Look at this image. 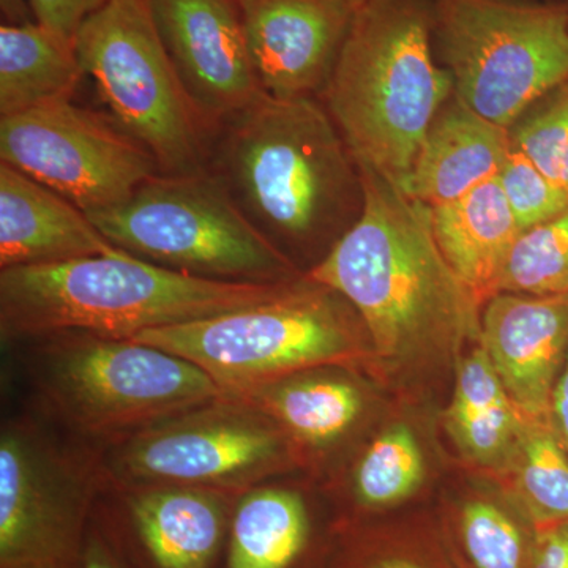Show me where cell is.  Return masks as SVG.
Here are the masks:
<instances>
[{
	"instance_id": "1",
	"label": "cell",
	"mask_w": 568,
	"mask_h": 568,
	"mask_svg": "<svg viewBox=\"0 0 568 568\" xmlns=\"http://www.w3.org/2000/svg\"><path fill=\"white\" fill-rule=\"evenodd\" d=\"M361 219L306 276L345 297L373 349L399 366L446 361L480 343V297L447 263L432 207L361 170Z\"/></svg>"
},
{
	"instance_id": "2",
	"label": "cell",
	"mask_w": 568,
	"mask_h": 568,
	"mask_svg": "<svg viewBox=\"0 0 568 568\" xmlns=\"http://www.w3.org/2000/svg\"><path fill=\"white\" fill-rule=\"evenodd\" d=\"M216 134L209 170L286 256L315 253L320 263L361 219V168L316 99L263 93Z\"/></svg>"
},
{
	"instance_id": "3",
	"label": "cell",
	"mask_w": 568,
	"mask_h": 568,
	"mask_svg": "<svg viewBox=\"0 0 568 568\" xmlns=\"http://www.w3.org/2000/svg\"><path fill=\"white\" fill-rule=\"evenodd\" d=\"M454 95L437 61L429 0H366L321 97L361 170L402 189Z\"/></svg>"
},
{
	"instance_id": "4",
	"label": "cell",
	"mask_w": 568,
	"mask_h": 568,
	"mask_svg": "<svg viewBox=\"0 0 568 568\" xmlns=\"http://www.w3.org/2000/svg\"><path fill=\"white\" fill-rule=\"evenodd\" d=\"M290 283L216 282L130 253L20 265L0 272V327L9 338L65 332L132 338L261 304Z\"/></svg>"
},
{
	"instance_id": "5",
	"label": "cell",
	"mask_w": 568,
	"mask_h": 568,
	"mask_svg": "<svg viewBox=\"0 0 568 568\" xmlns=\"http://www.w3.org/2000/svg\"><path fill=\"white\" fill-rule=\"evenodd\" d=\"M353 313L345 297L304 275L261 304L130 339L192 362L239 399L302 369L357 357Z\"/></svg>"
},
{
	"instance_id": "6",
	"label": "cell",
	"mask_w": 568,
	"mask_h": 568,
	"mask_svg": "<svg viewBox=\"0 0 568 568\" xmlns=\"http://www.w3.org/2000/svg\"><path fill=\"white\" fill-rule=\"evenodd\" d=\"M122 252L216 282H294L297 265L264 237L211 170L156 174L115 207L88 213Z\"/></svg>"
},
{
	"instance_id": "7",
	"label": "cell",
	"mask_w": 568,
	"mask_h": 568,
	"mask_svg": "<svg viewBox=\"0 0 568 568\" xmlns=\"http://www.w3.org/2000/svg\"><path fill=\"white\" fill-rule=\"evenodd\" d=\"M433 47L454 92L510 130L568 81V6L537 0H429Z\"/></svg>"
},
{
	"instance_id": "8",
	"label": "cell",
	"mask_w": 568,
	"mask_h": 568,
	"mask_svg": "<svg viewBox=\"0 0 568 568\" xmlns=\"http://www.w3.org/2000/svg\"><path fill=\"white\" fill-rule=\"evenodd\" d=\"M74 48L111 121L152 153L160 173L209 170L213 133L175 73L149 0H110L81 26Z\"/></svg>"
},
{
	"instance_id": "9",
	"label": "cell",
	"mask_w": 568,
	"mask_h": 568,
	"mask_svg": "<svg viewBox=\"0 0 568 568\" xmlns=\"http://www.w3.org/2000/svg\"><path fill=\"white\" fill-rule=\"evenodd\" d=\"M51 347L44 392L71 425L130 437L233 398L200 366L130 338L73 332Z\"/></svg>"
},
{
	"instance_id": "10",
	"label": "cell",
	"mask_w": 568,
	"mask_h": 568,
	"mask_svg": "<svg viewBox=\"0 0 568 568\" xmlns=\"http://www.w3.org/2000/svg\"><path fill=\"white\" fill-rule=\"evenodd\" d=\"M0 163L82 212L123 204L156 174L152 153L110 118L62 100L0 118Z\"/></svg>"
},
{
	"instance_id": "11",
	"label": "cell",
	"mask_w": 568,
	"mask_h": 568,
	"mask_svg": "<svg viewBox=\"0 0 568 568\" xmlns=\"http://www.w3.org/2000/svg\"><path fill=\"white\" fill-rule=\"evenodd\" d=\"M267 414L230 398L125 437L115 466L142 487L239 491L274 470L286 455L284 435Z\"/></svg>"
},
{
	"instance_id": "12",
	"label": "cell",
	"mask_w": 568,
	"mask_h": 568,
	"mask_svg": "<svg viewBox=\"0 0 568 568\" xmlns=\"http://www.w3.org/2000/svg\"><path fill=\"white\" fill-rule=\"evenodd\" d=\"M91 491L32 429L0 439V568H81Z\"/></svg>"
},
{
	"instance_id": "13",
	"label": "cell",
	"mask_w": 568,
	"mask_h": 568,
	"mask_svg": "<svg viewBox=\"0 0 568 568\" xmlns=\"http://www.w3.org/2000/svg\"><path fill=\"white\" fill-rule=\"evenodd\" d=\"M190 102L213 136L263 93L239 0H149Z\"/></svg>"
},
{
	"instance_id": "14",
	"label": "cell",
	"mask_w": 568,
	"mask_h": 568,
	"mask_svg": "<svg viewBox=\"0 0 568 568\" xmlns=\"http://www.w3.org/2000/svg\"><path fill=\"white\" fill-rule=\"evenodd\" d=\"M261 88L275 99H316L338 61L353 0H239Z\"/></svg>"
},
{
	"instance_id": "15",
	"label": "cell",
	"mask_w": 568,
	"mask_h": 568,
	"mask_svg": "<svg viewBox=\"0 0 568 568\" xmlns=\"http://www.w3.org/2000/svg\"><path fill=\"white\" fill-rule=\"evenodd\" d=\"M485 304L480 346L507 394L526 416L549 418L568 355V295L497 293Z\"/></svg>"
},
{
	"instance_id": "16",
	"label": "cell",
	"mask_w": 568,
	"mask_h": 568,
	"mask_svg": "<svg viewBox=\"0 0 568 568\" xmlns=\"http://www.w3.org/2000/svg\"><path fill=\"white\" fill-rule=\"evenodd\" d=\"M122 254L78 205L0 163V268Z\"/></svg>"
},
{
	"instance_id": "17",
	"label": "cell",
	"mask_w": 568,
	"mask_h": 568,
	"mask_svg": "<svg viewBox=\"0 0 568 568\" xmlns=\"http://www.w3.org/2000/svg\"><path fill=\"white\" fill-rule=\"evenodd\" d=\"M510 152V132L470 110L454 92L399 190L429 207L452 203L496 179Z\"/></svg>"
},
{
	"instance_id": "18",
	"label": "cell",
	"mask_w": 568,
	"mask_h": 568,
	"mask_svg": "<svg viewBox=\"0 0 568 568\" xmlns=\"http://www.w3.org/2000/svg\"><path fill=\"white\" fill-rule=\"evenodd\" d=\"M129 510L152 568H213L233 515L222 491L179 485L138 489Z\"/></svg>"
},
{
	"instance_id": "19",
	"label": "cell",
	"mask_w": 568,
	"mask_h": 568,
	"mask_svg": "<svg viewBox=\"0 0 568 568\" xmlns=\"http://www.w3.org/2000/svg\"><path fill=\"white\" fill-rule=\"evenodd\" d=\"M432 222L437 245L455 274L484 302L499 293L508 254L521 230L497 178L432 207Z\"/></svg>"
},
{
	"instance_id": "20",
	"label": "cell",
	"mask_w": 568,
	"mask_h": 568,
	"mask_svg": "<svg viewBox=\"0 0 568 568\" xmlns=\"http://www.w3.org/2000/svg\"><path fill=\"white\" fill-rule=\"evenodd\" d=\"M523 416L484 347L470 351L459 362L454 398L444 417L463 457L484 467L511 466Z\"/></svg>"
},
{
	"instance_id": "21",
	"label": "cell",
	"mask_w": 568,
	"mask_h": 568,
	"mask_svg": "<svg viewBox=\"0 0 568 568\" xmlns=\"http://www.w3.org/2000/svg\"><path fill=\"white\" fill-rule=\"evenodd\" d=\"M84 77L74 41L37 21L0 28V118L71 100Z\"/></svg>"
},
{
	"instance_id": "22",
	"label": "cell",
	"mask_w": 568,
	"mask_h": 568,
	"mask_svg": "<svg viewBox=\"0 0 568 568\" xmlns=\"http://www.w3.org/2000/svg\"><path fill=\"white\" fill-rule=\"evenodd\" d=\"M308 537V511L297 493L253 489L231 515L226 568H291Z\"/></svg>"
},
{
	"instance_id": "23",
	"label": "cell",
	"mask_w": 568,
	"mask_h": 568,
	"mask_svg": "<svg viewBox=\"0 0 568 568\" xmlns=\"http://www.w3.org/2000/svg\"><path fill=\"white\" fill-rule=\"evenodd\" d=\"M244 396L286 435L325 446L345 435L361 416L364 399L354 384L332 376L286 377Z\"/></svg>"
},
{
	"instance_id": "24",
	"label": "cell",
	"mask_w": 568,
	"mask_h": 568,
	"mask_svg": "<svg viewBox=\"0 0 568 568\" xmlns=\"http://www.w3.org/2000/svg\"><path fill=\"white\" fill-rule=\"evenodd\" d=\"M517 496L534 529L568 521V454L549 418L523 416L517 454Z\"/></svg>"
},
{
	"instance_id": "25",
	"label": "cell",
	"mask_w": 568,
	"mask_h": 568,
	"mask_svg": "<svg viewBox=\"0 0 568 568\" xmlns=\"http://www.w3.org/2000/svg\"><path fill=\"white\" fill-rule=\"evenodd\" d=\"M424 476V454L416 436L405 425L392 426L376 437L358 463L355 497L372 510L392 507L413 496Z\"/></svg>"
},
{
	"instance_id": "26",
	"label": "cell",
	"mask_w": 568,
	"mask_h": 568,
	"mask_svg": "<svg viewBox=\"0 0 568 568\" xmlns=\"http://www.w3.org/2000/svg\"><path fill=\"white\" fill-rule=\"evenodd\" d=\"M499 293L568 295V209L518 235L500 276Z\"/></svg>"
},
{
	"instance_id": "27",
	"label": "cell",
	"mask_w": 568,
	"mask_h": 568,
	"mask_svg": "<svg viewBox=\"0 0 568 568\" xmlns=\"http://www.w3.org/2000/svg\"><path fill=\"white\" fill-rule=\"evenodd\" d=\"M458 540L470 568H528L532 536L495 503L467 500L458 511Z\"/></svg>"
},
{
	"instance_id": "28",
	"label": "cell",
	"mask_w": 568,
	"mask_h": 568,
	"mask_svg": "<svg viewBox=\"0 0 568 568\" xmlns=\"http://www.w3.org/2000/svg\"><path fill=\"white\" fill-rule=\"evenodd\" d=\"M508 132L515 151L568 190V81L534 104Z\"/></svg>"
},
{
	"instance_id": "29",
	"label": "cell",
	"mask_w": 568,
	"mask_h": 568,
	"mask_svg": "<svg viewBox=\"0 0 568 568\" xmlns=\"http://www.w3.org/2000/svg\"><path fill=\"white\" fill-rule=\"evenodd\" d=\"M519 230L555 219L568 209V190L549 181L523 153H508L503 171L497 175Z\"/></svg>"
},
{
	"instance_id": "30",
	"label": "cell",
	"mask_w": 568,
	"mask_h": 568,
	"mask_svg": "<svg viewBox=\"0 0 568 568\" xmlns=\"http://www.w3.org/2000/svg\"><path fill=\"white\" fill-rule=\"evenodd\" d=\"M108 2L110 0H29V6L39 24L74 41L84 21Z\"/></svg>"
},
{
	"instance_id": "31",
	"label": "cell",
	"mask_w": 568,
	"mask_h": 568,
	"mask_svg": "<svg viewBox=\"0 0 568 568\" xmlns=\"http://www.w3.org/2000/svg\"><path fill=\"white\" fill-rule=\"evenodd\" d=\"M528 568H568V521L534 529Z\"/></svg>"
},
{
	"instance_id": "32",
	"label": "cell",
	"mask_w": 568,
	"mask_h": 568,
	"mask_svg": "<svg viewBox=\"0 0 568 568\" xmlns=\"http://www.w3.org/2000/svg\"><path fill=\"white\" fill-rule=\"evenodd\" d=\"M342 568H443L424 552L407 547L368 549Z\"/></svg>"
},
{
	"instance_id": "33",
	"label": "cell",
	"mask_w": 568,
	"mask_h": 568,
	"mask_svg": "<svg viewBox=\"0 0 568 568\" xmlns=\"http://www.w3.org/2000/svg\"><path fill=\"white\" fill-rule=\"evenodd\" d=\"M81 568H130L99 529L89 530Z\"/></svg>"
},
{
	"instance_id": "34",
	"label": "cell",
	"mask_w": 568,
	"mask_h": 568,
	"mask_svg": "<svg viewBox=\"0 0 568 568\" xmlns=\"http://www.w3.org/2000/svg\"><path fill=\"white\" fill-rule=\"evenodd\" d=\"M549 424L568 454V355L552 390L551 403H549Z\"/></svg>"
},
{
	"instance_id": "35",
	"label": "cell",
	"mask_w": 568,
	"mask_h": 568,
	"mask_svg": "<svg viewBox=\"0 0 568 568\" xmlns=\"http://www.w3.org/2000/svg\"><path fill=\"white\" fill-rule=\"evenodd\" d=\"M537 2L564 3V6H567L568 0H537Z\"/></svg>"
},
{
	"instance_id": "36",
	"label": "cell",
	"mask_w": 568,
	"mask_h": 568,
	"mask_svg": "<svg viewBox=\"0 0 568 568\" xmlns=\"http://www.w3.org/2000/svg\"><path fill=\"white\" fill-rule=\"evenodd\" d=\"M353 2L355 3V6H357L358 9V7H361L362 3L366 2V0H353Z\"/></svg>"
}]
</instances>
